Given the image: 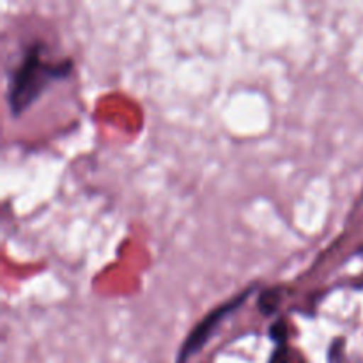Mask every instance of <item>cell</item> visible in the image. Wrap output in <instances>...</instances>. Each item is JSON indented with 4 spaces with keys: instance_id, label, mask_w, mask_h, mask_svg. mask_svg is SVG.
I'll use <instances>...</instances> for the list:
<instances>
[{
    "instance_id": "6da1fadb",
    "label": "cell",
    "mask_w": 363,
    "mask_h": 363,
    "mask_svg": "<svg viewBox=\"0 0 363 363\" xmlns=\"http://www.w3.org/2000/svg\"><path fill=\"white\" fill-rule=\"evenodd\" d=\"M73 60L45 59V45H30L21 55L20 62L11 71L7 85V105L13 117H20L30 108L52 82L64 80L71 74Z\"/></svg>"
},
{
    "instance_id": "7a4b0ae2",
    "label": "cell",
    "mask_w": 363,
    "mask_h": 363,
    "mask_svg": "<svg viewBox=\"0 0 363 363\" xmlns=\"http://www.w3.org/2000/svg\"><path fill=\"white\" fill-rule=\"evenodd\" d=\"M252 293H254V286L247 287L243 293H240L238 296H234L233 300L225 301V303L218 305V307L213 308L211 312H208V314H206L204 318H202L201 321L195 325V328L188 333V337L184 339V342L181 344L179 351H177L176 362L174 363L190 362V358L194 357V354H197L199 351H201L202 347L208 344V340L211 339L213 333L218 330V326L222 325L223 319H227L230 314H233V312H236L238 308H240L241 305H243L245 301L250 298Z\"/></svg>"
},
{
    "instance_id": "3957f363",
    "label": "cell",
    "mask_w": 363,
    "mask_h": 363,
    "mask_svg": "<svg viewBox=\"0 0 363 363\" xmlns=\"http://www.w3.org/2000/svg\"><path fill=\"white\" fill-rule=\"evenodd\" d=\"M268 363H307V360L300 351L291 347L287 342H282L277 344L273 353L269 354Z\"/></svg>"
},
{
    "instance_id": "277c9868",
    "label": "cell",
    "mask_w": 363,
    "mask_h": 363,
    "mask_svg": "<svg viewBox=\"0 0 363 363\" xmlns=\"http://www.w3.org/2000/svg\"><path fill=\"white\" fill-rule=\"evenodd\" d=\"M280 300H282L280 298V289H266L259 296V308H261L262 314L269 315L279 308Z\"/></svg>"
},
{
    "instance_id": "5b68a950",
    "label": "cell",
    "mask_w": 363,
    "mask_h": 363,
    "mask_svg": "<svg viewBox=\"0 0 363 363\" xmlns=\"http://www.w3.org/2000/svg\"><path fill=\"white\" fill-rule=\"evenodd\" d=\"M269 337L275 340V344L287 342V323L284 319H279L277 323H273V326L269 328Z\"/></svg>"
}]
</instances>
